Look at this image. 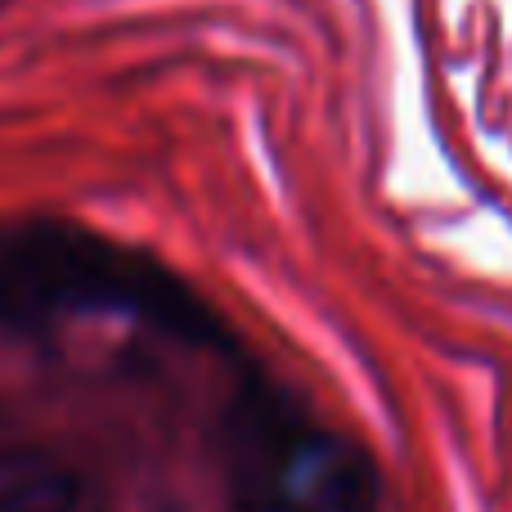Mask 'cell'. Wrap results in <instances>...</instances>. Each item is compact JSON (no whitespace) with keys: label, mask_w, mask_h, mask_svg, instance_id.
I'll use <instances>...</instances> for the list:
<instances>
[{"label":"cell","mask_w":512,"mask_h":512,"mask_svg":"<svg viewBox=\"0 0 512 512\" xmlns=\"http://www.w3.org/2000/svg\"><path fill=\"white\" fill-rule=\"evenodd\" d=\"M108 310L198 342L221 333L216 310L149 252L117 248L77 225L0 230V324L32 328Z\"/></svg>","instance_id":"6da1fadb"},{"label":"cell","mask_w":512,"mask_h":512,"mask_svg":"<svg viewBox=\"0 0 512 512\" xmlns=\"http://www.w3.org/2000/svg\"><path fill=\"white\" fill-rule=\"evenodd\" d=\"M86 481L50 459L0 463V512H81Z\"/></svg>","instance_id":"7a4b0ae2"}]
</instances>
